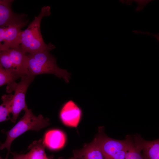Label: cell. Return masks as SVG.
I'll use <instances>...</instances> for the list:
<instances>
[{"label":"cell","mask_w":159,"mask_h":159,"mask_svg":"<svg viewBox=\"0 0 159 159\" xmlns=\"http://www.w3.org/2000/svg\"><path fill=\"white\" fill-rule=\"evenodd\" d=\"M50 7H43L39 14L25 30L21 31L20 34V46L26 54L44 51H51L55 48L51 43L46 44L44 42L41 33L40 24L42 18L51 14Z\"/></svg>","instance_id":"1"},{"label":"cell","mask_w":159,"mask_h":159,"mask_svg":"<svg viewBox=\"0 0 159 159\" xmlns=\"http://www.w3.org/2000/svg\"><path fill=\"white\" fill-rule=\"evenodd\" d=\"M27 56L28 67L26 75L35 77L40 74H52L63 78L66 83L69 82L70 73L58 66L56 59L51 54L50 51L27 54Z\"/></svg>","instance_id":"2"},{"label":"cell","mask_w":159,"mask_h":159,"mask_svg":"<svg viewBox=\"0 0 159 159\" xmlns=\"http://www.w3.org/2000/svg\"><path fill=\"white\" fill-rule=\"evenodd\" d=\"M24 111L23 116L18 122L10 130L4 132L6 135V138L4 142L1 144L0 149H7L6 157H8L12 143L16 138L29 130L38 132L50 124L49 119L44 118L41 115L35 116L31 109L27 108Z\"/></svg>","instance_id":"3"},{"label":"cell","mask_w":159,"mask_h":159,"mask_svg":"<svg viewBox=\"0 0 159 159\" xmlns=\"http://www.w3.org/2000/svg\"><path fill=\"white\" fill-rule=\"evenodd\" d=\"M21 78V80L19 83H16L15 81L11 82L7 85L6 87L7 93H10L14 92L11 108L12 117L10 119L11 122L14 123L16 122L21 111H24L28 108L25 101L26 95L29 86L34 77L25 75Z\"/></svg>","instance_id":"4"},{"label":"cell","mask_w":159,"mask_h":159,"mask_svg":"<svg viewBox=\"0 0 159 159\" xmlns=\"http://www.w3.org/2000/svg\"><path fill=\"white\" fill-rule=\"evenodd\" d=\"M95 138L102 149L105 159H114L119 151L127 148L128 140L126 137L125 140H116L103 134L100 130Z\"/></svg>","instance_id":"5"},{"label":"cell","mask_w":159,"mask_h":159,"mask_svg":"<svg viewBox=\"0 0 159 159\" xmlns=\"http://www.w3.org/2000/svg\"><path fill=\"white\" fill-rule=\"evenodd\" d=\"M82 115L81 109L74 102L70 100L63 105L60 111L59 117L65 125L76 127Z\"/></svg>","instance_id":"6"},{"label":"cell","mask_w":159,"mask_h":159,"mask_svg":"<svg viewBox=\"0 0 159 159\" xmlns=\"http://www.w3.org/2000/svg\"><path fill=\"white\" fill-rule=\"evenodd\" d=\"M74 157L77 159H105L104 153L96 138L85 144L81 149L73 151Z\"/></svg>","instance_id":"7"},{"label":"cell","mask_w":159,"mask_h":159,"mask_svg":"<svg viewBox=\"0 0 159 159\" xmlns=\"http://www.w3.org/2000/svg\"><path fill=\"white\" fill-rule=\"evenodd\" d=\"M133 139L136 146L143 151L144 157L148 159H159V139L147 141L137 134L134 135Z\"/></svg>","instance_id":"8"},{"label":"cell","mask_w":159,"mask_h":159,"mask_svg":"<svg viewBox=\"0 0 159 159\" xmlns=\"http://www.w3.org/2000/svg\"><path fill=\"white\" fill-rule=\"evenodd\" d=\"M66 141V137L64 133L57 129L50 130L45 134L43 142L45 146L52 150H57L62 148Z\"/></svg>","instance_id":"9"},{"label":"cell","mask_w":159,"mask_h":159,"mask_svg":"<svg viewBox=\"0 0 159 159\" xmlns=\"http://www.w3.org/2000/svg\"><path fill=\"white\" fill-rule=\"evenodd\" d=\"M25 14L14 13L11 6L0 4V27L25 19Z\"/></svg>","instance_id":"10"},{"label":"cell","mask_w":159,"mask_h":159,"mask_svg":"<svg viewBox=\"0 0 159 159\" xmlns=\"http://www.w3.org/2000/svg\"><path fill=\"white\" fill-rule=\"evenodd\" d=\"M45 147L42 139L34 141L29 146L30 151L27 153L29 159H48L45 151Z\"/></svg>","instance_id":"11"},{"label":"cell","mask_w":159,"mask_h":159,"mask_svg":"<svg viewBox=\"0 0 159 159\" xmlns=\"http://www.w3.org/2000/svg\"><path fill=\"white\" fill-rule=\"evenodd\" d=\"M13 96L11 93L1 96L2 103L0 105V122L11 119L9 115L11 112Z\"/></svg>","instance_id":"12"},{"label":"cell","mask_w":159,"mask_h":159,"mask_svg":"<svg viewBox=\"0 0 159 159\" xmlns=\"http://www.w3.org/2000/svg\"><path fill=\"white\" fill-rule=\"evenodd\" d=\"M128 140V146L125 159H144L141 155V150L135 145L130 136H127Z\"/></svg>","instance_id":"13"},{"label":"cell","mask_w":159,"mask_h":159,"mask_svg":"<svg viewBox=\"0 0 159 159\" xmlns=\"http://www.w3.org/2000/svg\"><path fill=\"white\" fill-rule=\"evenodd\" d=\"M15 81L10 74L0 64V87Z\"/></svg>","instance_id":"14"},{"label":"cell","mask_w":159,"mask_h":159,"mask_svg":"<svg viewBox=\"0 0 159 159\" xmlns=\"http://www.w3.org/2000/svg\"><path fill=\"white\" fill-rule=\"evenodd\" d=\"M13 159H29L27 154H19L12 153Z\"/></svg>","instance_id":"15"},{"label":"cell","mask_w":159,"mask_h":159,"mask_svg":"<svg viewBox=\"0 0 159 159\" xmlns=\"http://www.w3.org/2000/svg\"><path fill=\"white\" fill-rule=\"evenodd\" d=\"M133 1L136 2L138 4V6L144 7L148 4L151 2L152 0H136Z\"/></svg>","instance_id":"16"},{"label":"cell","mask_w":159,"mask_h":159,"mask_svg":"<svg viewBox=\"0 0 159 159\" xmlns=\"http://www.w3.org/2000/svg\"><path fill=\"white\" fill-rule=\"evenodd\" d=\"M13 1L11 0H0V4L11 6Z\"/></svg>","instance_id":"17"},{"label":"cell","mask_w":159,"mask_h":159,"mask_svg":"<svg viewBox=\"0 0 159 159\" xmlns=\"http://www.w3.org/2000/svg\"><path fill=\"white\" fill-rule=\"evenodd\" d=\"M132 0H125V4L130 6L132 5Z\"/></svg>","instance_id":"18"},{"label":"cell","mask_w":159,"mask_h":159,"mask_svg":"<svg viewBox=\"0 0 159 159\" xmlns=\"http://www.w3.org/2000/svg\"><path fill=\"white\" fill-rule=\"evenodd\" d=\"M151 35L153 36V37H154L155 38L158 40H159V34H151Z\"/></svg>","instance_id":"19"},{"label":"cell","mask_w":159,"mask_h":159,"mask_svg":"<svg viewBox=\"0 0 159 159\" xmlns=\"http://www.w3.org/2000/svg\"><path fill=\"white\" fill-rule=\"evenodd\" d=\"M132 32H133L134 33H135V34H138L139 33V31H137V30H134L132 31Z\"/></svg>","instance_id":"20"},{"label":"cell","mask_w":159,"mask_h":159,"mask_svg":"<svg viewBox=\"0 0 159 159\" xmlns=\"http://www.w3.org/2000/svg\"><path fill=\"white\" fill-rule=\"evenodd\" d=\"M120 3L123 4H125V0H122L120 1Z\"/></svg>","instance_id":"21"},{"label":"cell","mask_w":159,"mask_h":159,"mask_svg":"<svg viewBox=\"0 0 159 159\" xmlns=\"http://www.w3.org/2000/svg\"><path fill=\"white\" fill-rule=\"evenodd\" d=\"M1 143H0V145H1ZM0 159H8V158H7V157H6L4 158H2L0 156Z\"/></svg>","instance_id":"22"},{"label":"cell","mask_w":159,"mask_h":159,"mask_svg":"<svg viewBox=\"0 0 159 159\" xmlns=\"http://www.w3.org/2000/svg\"><path fill=\"white\" fill-rule=\"evenodd\" d=\"M69 159H77L76 158H75L74 157H73V158H72Z\"/></svg>","instance_id":"23"},{"label":"cell","mask_w":159,"mask_h":159,"mask_svg":"<svg viewBox=\"0 0 159 159\" xmlns=\"http://www.w3.org/2000/svg\"><path fill=\"white\" fill-rule=\"evenodd\" d=\"M144 159H148L146 157H144Z\"/></svg>","instance_id":"24"},{"label":"cell","mask_w":159,"mask_h":159,"mask_svg":"<svg viewBox=\"0 0 159 159\" xmlns=\"http://www.w3.org/2000/svg\"><path fill=\"white\" fill-rule=\"evenodd\" d=\"M48 159H52V158H48Z\"/></svg>","instance_id":"25"}]
</instances>
